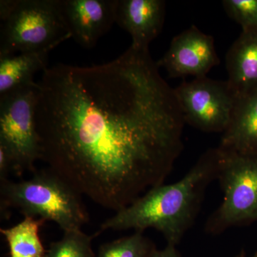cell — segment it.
Segmentation results:
<instances>
[{"label":"cell","mask_w":257,"mask_h":257,"mask_svg":"<svg viewBox=\"0 0 257 257\" xmlns=\"http://www.w3.org/2000/svg\"><path fill=\"white\" fill-rule=\"evenodd\" d=\"M159 69L130 46L107 63L56 64L37 82L40 160L115 212L164 184L183 149V114Z\"/></svg>","instance_id":"1"},{"label":"cell","mask_w":257,"mask_h":257,"mask_svg":"<svg viewBox=\"0 0 257 257\" xmlns=\"http://www.w3.org/2000/svg\"><path fill=\"white\" fill-rule=\"evenodd\" d=\"M218 160L217 148L208 150L178 182L150 189L104 221L101 231L155 229L167 244L177 246L195 221L208 186L216 179Z\"/></svg>","instance_id":"2"},{"label":"cell","mask_w":257,"mask_h":257,"mask_svg":"<svg viewBox=\"0 0 257 257\" xmlns=\"http://www.w3.org/2000/svg\"><path fill=\"white\" fill-rule=\"evenodd\" d=\"M0 194L2 217L14 207L25 216L54 221L64 232L81 230L89 221L82 195L48 168L27 180L0 182Z\"/></svg>","instance_id":"3"},{"label":"cell","mask_w":257,"mask_h":257,"mask_svg":"<svg viewBox=\"0 0 257 257\" xmlns=\"http://www.w3.org/2000/svg\"><path fill=\"white\" fill-rule=\"evenodd\" d=\"M219 152L216 179L222 202L206 225L210 234L257 221V155Z\"/></svg>","instance_id":"4"},{"label":"cell","mask_w":257,"mask_h":257,"mask_svg":"<svg viewBox=\"0 0 257 257\" xmlns=\"http://www.w3.org/2000/svg\"><path fill=\"white\" fill-rule=\"evenodd\" d=\"M70 38L60 0H18L2 22L0 57L60 45Z\"/></svg>","instance_id":"5"},{"label":"cell","mask_w":257,"mask_h":257,"mask_svg":"<svg viewBox=\"0 0 257 257\" xmlns=\"http://www.w3.org/2000/svg\"><path fill=\"white\" fill-rule=\"evenodd\" d=\"M37 97V82L0 96V146L9 153L18 176L36 172L35 164L41 156L35 119Z\"/></svg>","instance_id":"6"},{"label":"cell","mask_w":257,"mask_h":257,"mask_svg":"<svg viewBox=\"0 0 257 257\" xmlns=\"http://www.w3.org/2000/svg\"><path fill=\"white\" fill-rule=\"evenodd\" d=\"M174 89L185 123L205 133L229 127L238 98L227 80L194 78Z\"/></svg>","instance_id":"7"},{"label":"cell","mask_w":257,"mask_h":257,"mask_svg":"<svg viewBox=\"0 0 257 257\" xmlns=\"http://www.w3.org/2000/svg\"><path fill=\"white\" fill-rule=\"evenodd\" d=\"M219 62L214 37L192 25L172 39L168 50L156 63L170 78H200L207 77Z\"/></svg>","instance_id":"8"},{"label":"cell","mask_w":257,"mask_h":257,"mask_svg":"<svg viewBox=\"0 0 257 257\" xmlns=\"http://www.w3.org/2000/svg\"><path fill=\"white\" fill-rule=\"evenodd\" d=\"M119 0H60L64 23L72 38L91 49L116 23Z\"/></svg>","instance_id":"9"},{"label":"cell","mask_w":257,"mask_h":257,"mask_svg":"<svg viewBox=\"0 0 257 257\" xmlns=\"http://www.w3.org/2000/svg\"><path fill=\"white\" fill-rule=\"evenodd\" d=\"M165 13L163 0H119L116 23L130 34L132 47L149 50L162 32Z\"/></svg>","instance_id":"10"},{"label":"cell","mask_w":257,"mask_h":257,"mask_svg":"<svg viewBox=\"0 0 257 257\" xmlns=\"http://www.w3.org/2000/svg\"><path fill=\"white\" fill-rule=\"evenodd\" d=\"M228 82L238 99L257 93V29L242 30L226 55Z\"/></svg>","instance_id":"11"},{"label":"cell","mask_w":257,"mask_h":257,"mask_svg":"<svg viewBox=\"0 0 257 257\" xmlns=\"http://www.w3.org/2000/svg\"><path fill=\"white\" fill-rule=\"evenodd\" d=\"M219 148L257 155V93L237 99L232 119L222 134Z\"/></svg>","instance_id":"12"},{"label":"cell","mask_w":257,"mask_h":257,"mask_svg":"<svg viewBox=\"0 0 257 257\" xmlns=\"http://www.w3.org/2000/svg\"><path fill=\"white\" fill-rule=\"evenodd\" d=\"M57 46L0 57V96L35 82L34 76L48 68L49 55Z\"/></svg>","instance_id":"13"},{"label":"cell","mask_w":257,"mask_h":257,"mask_svg":"<svg viewBox=\"0 0 257 257\" xmlns=\"http://www.w3.org/2000/svg\"><path fill=\"white\" fill-rule=\"evenodd\" d=\"M45 220L25 216L23 221L8 229H1L9 246L10 257H44L45 248L40 236V229Z\"/></svg>","instance_id":"14"},{"label":"cell","mask_w":257,"mask_h":257,"mask_svg":"<svg viewBox=\"0 0 257 257\" xmlns=\"http://www.w3.org/2000/svg\"><path fill=\"white\" fill-rule=\"evenodd\" d=\"M154 247L141 231L101 245L96 257H147Z\"/></svg>","instance_id":"15"},{"label":"cell","mask_w":257,"mask_h":257,"mask_svg":"<svg viewBox=\"0 0 257 257\" xmlns=\"http://www.w3.org/2000/svg\"><path fill=\"white\" fill-rule=\"evenodd\" d=\"M92 239L82 229L64 232L62 239L51 243L44 257H96Z\"/></svg>","instance_id":"16"},{"label":"cell","mask_w":257,"mask_h":257,"mask_svg":"<svg viewBox=\"0 0 257 257\" xmlns=\"http://www.w3.org/2000/svg\"><path fill=\"white\" fill-rule=\"evenodd\" d=\"M222 6L242 30L257 29V0H223Z\"/></svg>","instance_id":"17"},{"label":"cell","mask_w":257,"mask_h":257,"mask_svg":"<svg viewBox=\"0 0 257 257\" xmlns=\"http://www.w3.org/2000/svg\"><path fill=\"white\" fill-rule=\"evenodd\" d=\"M11 171H13V160L4 147L0 146V182L8 179Z\"/></svg>","instance_id":"18"},{"label":"cell","mask_w":257,"mask_h":257,"mask_svg":"<svg viewBox=\"0 0 257 257\" xmlns=\"http://www.w3.org/2000/svg\"><path fill=\"white\" fill-rule=\"evenodd\" d=\"M147 257H181L175 245L167 244L162 249L154 248Z\"/></svg>","instance_id":"19"},{"label":"cell","mask_w":257,"mask_h":257,"mask_svg":"<svg viewBox=\"0 0 257 257\" xmlns=\"http://www.w3.org/2000/svg\"><path fill=\"white\" fill-rule=\"evenodd\" d=\"M18 0H1L0 1V20L5 21L11 15L16 7Z\"/></svg>","instance_id":"20"},{"label":"cell","mask_w":257,"mask_h":257,"mask_svg":"<svg viewBox=\"0 0 257 257\" xmlns=\"http://www.w3.org/2000/svg\"><path fill=\"white\" fill-rule=\"evenodd\" d=\"M236 257H243V255H240V256H236Z\"/></svg>","instance_id":"21"},{"label":"cell","mask_w":257,"mask_h":257,"mask_svg":"<svg viewBox=\"0 0 257 257\" xmlns=\"http://www.w3.org/2000/svg\"><path fill=\"white\" fill-rule=\"evenodd\" d=\"M254 257H257V254L256 255V256H255Z\"/></svg>","instance_id":"22"}]
</instances>
